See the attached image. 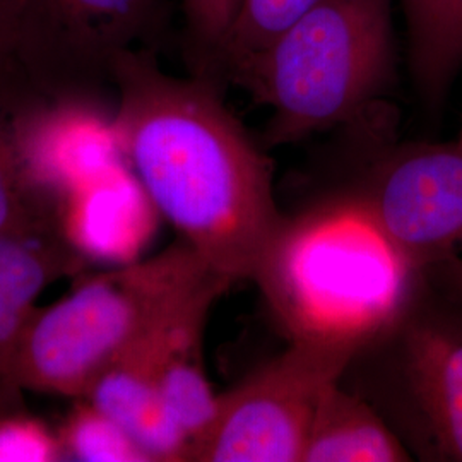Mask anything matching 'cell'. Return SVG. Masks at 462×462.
Segmentation results:
<instances>
[{
  "instance_id": "4",
  "label": "cell",
  "mask_w": 462,
  "mask_h": 462,
  "mask_svg": "<svg viewBox=\"0 0 462 462\" xmlns=\"http://www.w3.org/2000/svg\"><path fill=\"white\" fill-rule=\"evenodd\" d=\"M208 267L179 240L146 261L78 276L66 297L36 307L11 380L24 391L81 399Z\"/></svg>"
},
{
  "instance_id": "2",
  "label": "cell",
  "mask_w": 462,
  "mask_h": 462,
  "mask_svg": "<svg viewBox=\"0 0 462 462\" xmlns=\"http://www.w3.org/2000/svg\"><path fill=\"white\" fill-rule=\"evenodd\" d=\"M420 280L347 190L284 217L254 282L290 343L355 358L396 322Z\"/></svg>"
},
{
  "instance_id": "22",
  "label": "cell",
  "mask_w": 462,
  "mask_h": 462,
  "mask_svg": "<svg viewBox=\"0 0 462 462\" xmlns=\"http://www.w3.org/2000/svg\"><path fill=\"white\" fill-rule=\"evenodd\" d=\"M457 143H459V144H461V146H462V127H461V134H459V139H457Z\"/></svg>"
},
{
  "instance_id": "6",
  "label": "cell",
  "mask_w": 462,
  "mask_h": 462,
  "mask_svg": "<svg viewBox=\"0 0 462 462\" xmlns=\"http://www.w3.org/2000/svg\"><path fill=\"white\" fill-rule=\"evenodd\" d=\"M17 62L43 99H98L125 50L160 51L166 0H16Z\"/></svg>"
},
{
  "instance_id": "7",
  "label": "cell",
  "mask_w": 462,
  "mask_h": 462,
  "mask_svg": "<svg viewBox=\"0 0 462 462\" xmlns=\"http://www.w3.org/2000/svg\"><path fill=\"white\" fill-rule=\"evenodd\" d=\"M351 360L343 351L290 343L219 394L215 421L190 462H301L317 404Z\"/></svg>"
},
{
  "instance_id": "16",
  "label": "cell",
  "mask_w": 462,
  "mask_h": 462,
  "mask_svg": "<svg viewBox=\"0 0 462 462\" xmlns=\"http://www.w3.org/2000/svg\"><path fill=\"white\" fill-rule=\"evenodd\" d=\"M55 430L66 461L151 462L125 430L84 397L74 399Z\"/></svg>"
},
{
  "instance_id": "18",
  "label": "cell",
  "mask_w": 462,
  "mask_h": 462,
  "mask_svg": "<svg viewBox=\"0 0 462 462\" xmlns=\"http://www.w3.org/2000/svg\"><path fill=\"white\" fill-rule=\"evenodd\" d=\"M57 430L26 410L0 416V462H62Z\"/></svg>"
},
{
  "instance_id": "5",
  "label": "cell",
  "mask_w": 462,
  "mask_h": 462,
  "mask_svg": "<svg viewBox=\"0 0 462 462\" xmlns=\"http://www.w3.org/2000/svg\"><path fill=\"white\" fill-rule=\"evenodd\" d=\"M413 459L462 462V303L421 280L396 322L347 365Z\"/></svg>"
},
{
  "instance_id": "3",
  "label": "cell",
  "mask_w": 462,
  "mask_h": 462,
  "mask_svg": "<svg viewBox=\"0 0 462 462\" xmlns=\"http://www.w3.org/2000/svg\"><path fill=\"white\" fill-rule=\"evenodd\" d=\"M394 0H320L226 84L271 110L274 148L368 116L396 78Z\"/></svg>"
},
{
  "instance_id": "17",
  "label": "cell",
  "mask_w": 462,
  "mask_h": 462,
  "mask_svg": "<svg viewBox=\"0 0 462 462\" xmlns=\"http://www.w3.org/2000/svg\"><path fill=\"white\" fill-rule=\"evenodd\" d=\"M236 4L238 0H182L183 59L190 76L215 83L216 64Z\"/></svg>"
},
{
  "instance_id": "13",
  "label": "cell",
  "mask_w": 462,
  "mask_h": 462,
  "mask_svg": "<svg viewBox=\"0 0 462 462\" xmlns=\"http://www.w3.org/2000/svg\"><path fill=\"white\" fill-rule=\"evenodd\" d=\"M34 99L0 88V236L66 235L62 200L34 179L17 144L16 112Z\"/></svg>"
},
{
  "instance_id": "19",
  "label": "cell",
  "mask_w": 462,
  "mask_h": 462,
  "mask_svg": "<svg viewBox=\"0 0 462 462\" xmlns=\"http://www.w3.org/2000/svg\"><path fill=\"white\" fill-rule=\"evenodd\" d=\"M0 88L34 95L17 62L16 0H0Z\"/></svg>"
},
{
  "instance_id": "14",
  "label": "cell",
  "mask_w": 462,
  "mask_h": 462,
  "mask_svg": "<svg viewBox=\"0 0 462 462\" xmlns=\"http://www.w3.org/2000/svg\"><path fill=\"white\" fill-rule=\"evenodd\" d=\"M408 64L423 105L437 110L462 69V0H401Z\"/></svg>"
},
{
  "instance_id": "15",
  "label": "cell",
  "mask_w": 462,
  "mask_h": 462,
  "mask_svg": "<svg viewBox=\"0 0 462 462\" xmlns=\"http://www.w3.org/2000/svg\"><path fill=\"white\" fill-rule=\"evenodd\" d=\"M320 0H238L215 70L223 88L231 72L265 49Z\"/></svg>"
},
{
  "instance_id": "12",
  "label": "cell",
  "mask_w": 462,
  "mask_h": 462,
  "mask_svg": "<svg viewBox=\"0 0 462 462\" xmlns=\"http://www.w3.org/2000/svg\"><path fill=\"white\" fill-rule=\"evenodd\" d=\"M411 452L387 420L339 380L322 394L301 462H406Z\"/></svg>"
},
{
  "instance_id": "11",
  "label": "cell",
  "mask_w": 462,
  "mask_h": 462,
  "mask_svg": "<svg viewBox=\"0 0 462 462\" xmlns=\"http://www.w3.org/2000/svg\"><path fill=\"white\" fill-rule=\"evenodd\" d=\"M88 264L89 257L64 233L0 236V379L11 380L17 347L43 290L81 276Z\"/></svg>"
},
{
  "instance_id": "8",
  "label": "cell",
  "mask_w": 462,
  "mask_h": 462,
  "mask_svg": "<svg viewBox=\"0 0 462 462\" xmlns=\"http://www.w3.org/2000/svg\"><path fill=\"white\" fill-rule=\"evenodd\" d=\"M394 247L423 271L462 247V146H387L351 190Z\"/></svg>"
},
{
  "instance_id": "20",
  "label": "cell",
  "mask_w": 462,
  "mask_h": 462,
  "mask_svg": "<svg viewBox=\"0 0 462 462\" xmlns=\"http://www.w3.org/2000/svg\"><path fill=\"white\" fill-rule=\"evenodd\" d=\"M423 274L435 288L462 303V257L457 252L425 267Z\"/></svg>"
},
{
  "instance_id": "10",
  "label": "cell",
  "mask_w": 462,
  "mask_h": 462,
  "mask_svg": "<svg viewBox=\"0 0 462 462\" xmlns=\"http://www.w3.org/2000/svg\"><path fill=\"white\" fill-rule=\"evenodd\" d=\"M165 312L93 380L84 399L125 430L151 462H189L190 442L170 418L158 385V330Z\"/></svg>"
},
{
  "instance_id": "21",
  "label": "cell",
  "mask_w": 462,
  "mask_h": 462,
  "mask_svg": "<svg viewBox=\"0 0 462 462\" xmlns=\"http://www.w3.org/2000/svg\"><path fill=\"white\" fill-rule=\"evenodd\" d=\"M26 410L24 389H21L13 380L0 379V416Z\"/></svg>"
},
{
  "instance_id": "1",
  "label": "cell",
  "mask_w": 462,
  "mask_h": 462,
  "mask_svg": "<svg viewBox=\"0 0 462 462\" xmlns=\"http://www.w3.org/2000/svg\"><path fill=\"white\" fill-rule=\"evenodd\" d=\"M156 55L125 50L112 67L124 160L180 240L233 284L254 281L286 217L276 204L273 163L217 84L175 78Z\"/></svg>"
},
{
  "instance_id": "9",
  "label": "cell",
  "mask_w": 462,
  "mask_h": 462,
  "mask_svg": "<svg viewBox=\"0 0 462 462\" xmlns=\"http://www.w3.org/2000/svg\"><path fill=\"white\" fill-rule=\"evenodd\" d=\"M231 286L215 269H206L173 300L160 322V394L170 418L189 439L190 450L213 425L219 406V394L204 366V334L211 309Z\"/></svg>"
}]
</instances>
